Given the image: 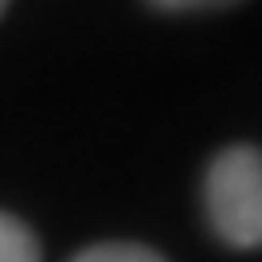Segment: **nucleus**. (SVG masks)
<instances>
[{
    "mask_svg": "<svg viewBox=\"0 0 262 262\" xmlns=\"http://www.w3.org/2000/svg\"><path fill=\"white\" fill-rule=\"evenodd\" d=\"M4 4H8V0H0V12H4Z\"/></svg>",
    "mask_w": 262,
    "mask_h": 262,
    "instance_id": "nucleus-5",
    "label": "nucleus"
},
{
    "mask_svg": "<svg viewBox=\"0 0 262 262\" xmlns=\"http://www.w3.org/2000/svg\"><path fill=\"white\" fill-rule=\"evenodd\" d=\"M0 262H43L32 227L8 211H0Z\"/></svg>",
    "mask_w": 262,
    "mask_h": 262,
    "instance_id": "nucleus-2",
    "label": "nucleus"
},
{
    "mask_svg": "<svg viewBox=\"0 0 262 262\" xmlns=\"http://www.w3.org/2000/svg\"><path fill=\"white\" fill-rule=\"evenodd\" d=\"M153 4L168 12H204V8H227L235 0H153Z\"/></svg>",
    "mask_w": 262,
    "mask_h": 262,
    "instance_id": "nucleus-4",
    "label": "nucleus"
},
{
    "mask_svg": "<svg viewBox=\"0 0 262 262\" xmlns=\"http://www.w3.org/2000/svg\"><path fill=\"white\" fill-rule=\"evenodd\" d=\"M204 211L235 251H262V149L227 145L204 176Z\"/></svg>",
    "mask_w": 262,
    "mask_h": 262,
    "instance_id": "nucleus-1",
    "label": "nucleus"
},
{
    "mask_svg": "<svg viewBox=\"0 0 262 262\" xmlns=\"http://www.w3.org/2000/svg\"><path fill=\"white\" fill-rule=\"evenodd\" d=\"M71 262H168V258L141 247V243H98V247H86L82 254H75Z\"/></svg>",
    "mask_w": 262,
    "mask_h": 262,
    "instance_id": "nucleus-3",
    "label": "nucleus"
}]
</instances>
